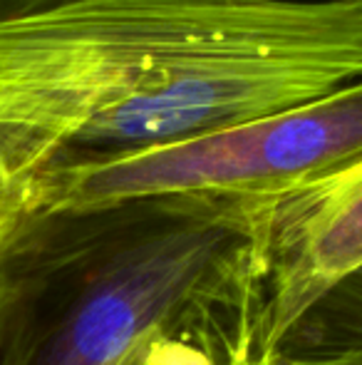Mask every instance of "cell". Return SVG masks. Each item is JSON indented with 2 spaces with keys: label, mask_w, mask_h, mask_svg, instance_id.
Returning a JSON list of instances; mask_svg holds the SVG:
<instances>
[{
  "label": "cell",
  "mask_w": 362,
  "mask_h": 365,
  "mask_svg": "<svg viewBox=\"0 0 362 365\" xmlns=\"http://www.w3.org/2000/svg\"><path fill=\"white\" fill-rule=\"evenodd\" d=\"M273 199L38 209L0 246V365H251Z\"/></svg>",
  "instance_id": "1"
},
{
  "label": "cell",
  "mask_w": 362,
  "mask_h": 365,
  "mask_svg": "<svg viewBox=\"0 0 362 365\" xmlns=\"http://www.w3.org/2000/svg\"><path fill=\"white\" fill-rule=\"evenodd\" d=\"M362 159V80L206 137L110 162L40 172L30 212L149 194L278 199Z\"/></svg>",
  "instance_id": "2"
},
{
  "label": "cell",
  "mask_w": 362,
  "mask_h": 365,
  "mask_svg": "<svg viewBox=\"0 0 362 365\" xmlns=\"http://www.w3.org/2000/svg\"><path fill=\"white\" fill-rule=\"evenodd\" d=\"M251 365H285V363L280 361L278 356H273V353H263V356H258Z\"/></svg>",
  "instance_id": "7"
},
{
  "label": "cell",
  "mask_w": 362,
  "mask_h": 365,
  "mask_svg": "<svg viewBox=\"0 0 362 365\" xmlns=\"http://www.w3.org/2000/svg\"><path fill=\"white\" fill-rule=\"evenodd\" d=\"M338 365H355V363H338Z\"/></svg>",
  "instance_id": "8"
},
{
  "label": "cell",
  "mask_w": 362,
  "mask_h": 365,
  "mask_svg": "<svg viewBox=\"0 0 362 365\" xmlns=\"http://www.w3.org/2000/svg\"><path fill=\"white\" fill-rule=\"evenodd\" d=\"M65 3H73V0H0V23L28 18V15L43 13V10L58 8Z\"/></svg>",
  "instance_id": "6"
},
{
  "label": "cell",
  "mask_w": 362,
  "mask_h": 365,
  "mask_svg": "<svg viewBox=\"0 0 362 365\" xmlns=\"http://www.w3.org/2000/svg\"><path fill=\"white\" fill-rule=\"evenodd\" d=\"M271 353L285 365H362V269L330 286Z\"/></svg>",
  "instance_id": "4"
},
{
  "label": "cell",
  "mask_w": 362,
  "mask_h": 365,
  "mask_svg": "<svg viewBox=\"0 0 362 365\" xmlns=\"http://www.w3.org/2000/svg\"><path fill=\"white\" fill-rule=\"evenodd\" d=\"M362 269V159L273 199L258 351L271 353L290 326L348 274Z\"/></svg>",
  "instance_id": "3"
},
{
  "label": "cell",
  "mask_w": 362,
  "mask_h": 365,
  "mask_svg": "<svg viewBox=\"0 0 362 365\" xmlns=\"http://www.w3.org/2000/svg\"><path fill=\"white\" fill-rule=\"evenodd\" d=\"M30 214V194L20 179L10 174L5 162L0 159V246L5 244L15 226Z\"/></svg>",
  "instance_id": "5"
}]
</instances>
